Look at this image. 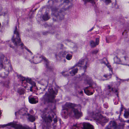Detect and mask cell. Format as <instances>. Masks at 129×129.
Returning a JSON list of instances; mask_svg holds the SVG:
<instances>
[{"label": "cell", "mask_w": 129, "mask_h": 129, "mask_svg": "<svg viewBox=\"0 0 129 129\" xmlns=\"http://www.w3.org/2000/svg\"><path fill=\"white\" fill-rule=\"evenodd\" d=\"M61 13L48 5L43 7L39 11L37 14V20L40 24L49 26L62 18Z\"/></svg>", "instance_id": "cell-1"}, {"label": "cell", "mask_w": 129, "mask_h": 129, "mask_svg": "<svg viewBox=\"0 0 129 129\" xmlns=\"http://www.w3.org/2000/svg\"><path fill=\"white\" fill-rule=\"evenodd\" d=\"M96 75L101 79H109L112 76V70L108 64L104 60L98 64L95 70Z\"/></svg>", "instance_id": "cell-2"}, {"label": "cell", "mask_w": 129, "mask_h": 129, "mask_svg": "<svg viewBox=\"0 0 129 129\" xmlns=\"http://www.w3.org/2000/svg\"><path fill=\"white\" fill-rule=\"evenodd\" d=\"M11 66L8 58L0 54V76L6 77L11 71Z\"/></svg>", "instance_id": "cell-3"}, {"label": "cell", "mask_w": 129, "mask_h": 129, "mask_svg": "<svg viewBox=\"0 0 129 129\" xmlns=\"http://www.w3.org/2000/svg\"><path fill=\"white\" fill-rule=\"evenodd\" d=\"M48 5L59 12L62 13L71 7L72 3L69 1H53L50 2Z\"/></svg>", "instance_id": "cell-4"}, {"label": "cell", "mask_w": 129, "mask_h": 129, "mask_svg": "<svg viewBox=\"0 0 129 129\" xmlns=\"http://www.w3.org/2000/svg\"><path fill=\"white\" fill-rule=\"evenodd\" d=\"M86 64V61L82 60L79 62L76 66L71 69L69 71L65 72L64 75L71 76H76L82 74L85 70Z\"/></svg>", "instance_id": "cell-5"}, {"label": "cell", "mask_w": 129, "mask_h": 129, "mask_svg": "<svg viewBox=\"0 0 129 129\" xmlns=\"http://www.w3.org/2000/svg\"><path fill=\"white\" fill-rule=\"evenodd\" d=\"M9 22L8 14L0 7V32L3 31L7 27Z\"/></svg>", "instance_id": "cell-6"}, {"label": "cell", "mask_w": 129, "mask_h": 129, "mask_svg": "<svg viewBox=\"0 0 129 129\" xmlns=\"http://www.w3.org/2000/svg\"><path fill=\"white\" fill-rule=\"evenodd\" d=\"M115 61L116 63H119L126 64L129 63V61H128V57L125 55L124 52L120 51V53H118L116 56L115 57Z\"/></svg>", "instance_id": "cell-7"}, {"label": "cell", "mask_w": 129, "mask_h": 129, "mask_svg": "<svg viewBox=\"0 0 129 129\" xmlns=\"http://www.w3.org/2000/svg\"><path fill=\"white\" fill-rule=\"evenodd\" d=\"M56 119V118L53 119V117H52V116L51 114H46L43 117L44 123L48 126H50L51 124L53 122V119Z\"/></svg>", "instance_id": "cell-8"}, {"label": "cell", "mask_w": 129, "mask_h": 129, "mask_svg": "<svg viewBox=\"0 0 129 129\" xmlns=\"http://www.w3.org/2000/svg\"><path fill=\"white\" fill-rule=\"evenodd\" d=\"M11 126L13 128L16 129H31L27 127L23 126L19 124H16V123H13L11 124Z\"/></svg>", "instance_id": "cell-9"}, {"label": "cell", "mask_w": 129, "mask_h": 129, "mask_svg": "<svg viewBox=\"0 0 129 129\" xmlns=\"http://www.w3.org/2000/svg\"><path fill=\"white\" fill-rule=\"evenodd\" d=\"M54 91L53 90H51L50 91V92H49V94H48L47 97L48 98H47V100L48 101H52V100H51V97L53 99H54V97H55V96H54Z\"/></svg>", "instance_id": "cell-10"}, {"label": "cell", "mask_w": 129, "mask_h": 129, "mask_svg": "<svg viewBox=\"0 0 129 129\" xmlns=\"http://www.w3.org/2000/svg\"><path fill=\"white\" fill-rule=\"evenodd\" d=\"M82 129H93V127L89 123H85L83 124Z\"/></svg>", "instance_id": "cell-11"}, {"label": "cell", "mask_w": 129, "mask_h": 129, "mask_svg": "<svg viewBox=\"0 0 129 129\" xmlns=\"http://www.w3.org/2000/svg\"><path fill=\"white\" fill-rule=\"evenodd\" d=\"M29 120L31 122H33L35 120V118L33 116L31 115H29L28 118Z\"/></svg>", "instance_id": "cell-12"}, {"label": "cell", "mask_w": 129, "mask_h": 129, "mask_svg": "<svg viewBox=\"0 0 129 129\" xmlns=\"http://www.w3.org/2000/svg\"><path fill=\"white\" fill-rule=\"evenodd\" d=\"M124 117L126 118H128L129 116V112L128 111H126V112L124 113Z\"/></svg>", "instance_id": "cell-13"}]
</instances>
